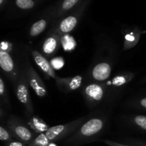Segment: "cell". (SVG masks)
<instances>
[{"instance_id": "cell-1", "label": "cell", "mask_w": 146, "mask_h": 146, "mask_svg": "<svg viewBox=\"0 0 146 146\" xmlns=\"http://www.w3.org/2000/svg\"><path fill=\"white\" fill-rule=\"evenodd\" d=\"M105 121L101 118H93L84 123L76 131L71 135L67 143L71 144H80L91 141L103 131Z\"/></svg>"}, {"instance_id": "cell-2", "label": "cell", "mask_w": 146, "mask_h": 146, "mask_svg": "<svg viewBox=\"0 0 146 146\" xmlns=\"http://www.w3.org/2000/svg\"><path fill=\"white\" fill-rule=\"evenodd\" d=\"M86 118V117H82L68 123L50 127L45 133L50 143H55L64 139L71 133H75L85 123Z\"/></svg>"}, {"instance_id": "cell-3", "label": "cell", "mask_w": 146, "mask_h": 146, "mask_svg": "<svg viewBox=\"0 0 146 146\" xmlns=\"http://www.w3.org/2000/svg\"><path fill=\"white\" fill-rule=\"evenodd\" d=\"M15 94L17 98L25 108L26 114L28 117L32 116L34 114L32 101L30 97L29 83L26 76L25 71H21L17 79L15 87Z\"/></svg>"}, {"instance_id": "cell-4", "label": "cell", "mask_w": 146, "mask_h": 146, "mask_svg": "<svg viewBox=\"0 0 146 146\" xmlns=\"http://www.w3.org/2000/svg\"><path fill=\"white\" fill-rule=\"evenodd\" d=\"M7 128L12 136L27 145H29L35 138L31 129L14 116L10 117L7 123Z\"/></svg>"}, {"instance_id": "cell-5", "label": "cell", "mask_w": 146, "mask_h": 146, "mask_svg": "<svg viewBox=\"0 0 146 146\" xmlns=\"http://www.w3.org/2000/svg\"><path fill=\"white\" fill-rule=\"evenodd\" d=\"M25 73L29 84L37 96L39 98L45 97L47 95L46 87L32 66L28 64L26 68Z\"/></svg>"}, {"instance_id": "cell-6", "label": "cell", "mask_w": 146, "mask_h": 146, "mask_svg": "<svg viewBox=\"0 0 146 146\" xmlns=\"http://www.w3.org/2000/svg\"><path fill=\"white\" fill-rule=\"evenodd\" d=\"M86 100L91 105L99 104L105 95V88L99 84H90L83 90Z\"/></svg>"}, {"instance_id": "cell-7", "label": "cell", "mask_w": 146, "mask_h": 146, "mask_svg": "<svg viewBox=\"0 0 146 146\" xmlns=\"http://www.w3.org/2000/svg\"><path fill=\"white\" fill-rule=\"evenodd\" d=\"M31 55H32L36 64L44 73V75L46 76L47 78H54L56 81L58 76L56 75L55 71L51 66L50 61H48L44 55H42L41 53L37 51L36 50H32Z\"/></svg>"}, {"instance_id": "cell-8", "label": "cell", "mask_w": 146, "mask_h": 146, "mask_svg": "<svg viewBox=\"0 0 146 146\" xmlns=\"http://www.w3.org/2000/svg\"><path fill=\"white\" fill-rule=\"evenodd\" d=\"M0 66L4 73L9 76L11 80H16L18 78L16 73L15 65L14 61L10 56L9 53L1 50L0 51Z\"/></svg>"}, {"instance_id": "cell-9", "label": "cell", "mask_w": 146, "mask_h": 146, "mask_svg": "<svg viewBox=\"0 0 146 146\" xmlns=\"http://www.w3.org/2000/svg\"><path fill=\"white\" fill-rule=\"evenodd\" d=\"M83 78L81 76H76L69 78H60L58 77L56 81L57 86L61 90L66 92L76 91L81 86Z\"/></svg>"}, {"instance_id": "cell-10", "label": "cell", "mask_w": 146, "mask_h": 146, "mask_svg": "<svg viewBox=\"0 0 146 146\" xmlns=\"http://www.w3.org/2000/svg\"><path fill=\"white\" fill-rule=\"evenodd\" d=\"M61 44V36L56 34H51L47 37L43 43L42 51L46 57L52 56Z\"/></svg>"}, {"instance_id": "cell-11", "label": "cell", "mask_w": 146, "mask_h": 146, "mask_svg": "<svg viewBox=\"0 0 146 146\" xmlns=\"http://www.w3.org/2000/svg\"><path fill=\"white\" fill-rule=\"evenodd\" d=\"M111 73V66L108 63L101 62L96 64L91 71V76L96 81H104L108 79Z\"/></svg>"}, {"instance_id": "cell-12", "label": "cell", "mask_w": 146, "mask_h": 146, "mask_svg": "<svg viewBox=\"0 0 146 146\" xmlns=\"http://www.w3.org/2000/svg\"><path fill=\"white\" fill-rule=\"evenodd\" d=\"M78 23V19L74 16H69L60 22L58 28L53 31L52 34H58V35L62 36L68 34L75 29Z\"/></svg>"}, {"instance_id": "cell-13", "label": "cell", "mask_w": 146, "mask_h": 146, "mask_svg": "<svg viewBox=\"0 0 146 146\" xmlns=\"http://www.w3.org/2000/svg\"><path fill=\"white\" fill-rule=\"evenodd\" d=\"M28 125L35 133H45L49 127L41 118L37 116H32L28 123Z\"/></svg>"}, {"instance_id": "cell-14", "label": "cell", "mask_w": 146, "mask_h": 146, "mask_svg": "<svg viewBox=\"0 0 146 146\" xmlns=\"http://www.w3.org/2000/svg\"><path fill=\"white\" fill-rule=\"evenodd\" d=\"M141 32L138 30L132 31L125 35V42H124V50L129 49L135 46L138 44L140 39Z\"/></svg>"}, {"instance_id": "cell-15", "label": "cell", "mask_w": 146, "mask_h": 146, "mask_svg": "<svg viewBox=\"0 0 146 146\" xmlns=\"http://www.w3.org/2000/svg\"><path fill=\"white\" fill-rule=\"evenodd\" d=\"M47 25V21L45 19H40L34 23L31 26L29 31V34L31 36L34 37L41 34L44 29H46Z\"/></svg>"}, {"instance_id": "cell-16", "label": "cell", "mask_w": 146, "mask_h": 146, "mask_svg": "<svg viewBox=\"0 0 146 146\" xmlns=\"http://www.w3.org/2000/svg\"><path fill=\"white\" fill-rule=\"evenodd\" d=\"M133 78V74L132 73L120 74L113 78L112 84L114 86H122L131 81Z\"/></svg>"}, {"instance_id": "cell-17", "label": "cell", "mask_w": 146, "mask_h": 146, "mask_svg": "<svg viewBox=\"0 0 146 146\" xmlns=\"http://www.w3.org/2000/svg\"><path fill=\"white\" fill-rule=\"evenodd\" d=\"M61 44H62L64 50L66 51H71L75 48L76 41L73 37L70 36L68 34L61 36Z\"/></svg>"}, {"instance_id": "cell-18", "label": "cell", "mask_w": 146, "mask_h": 146, "mask_svg": "<svg viewBox=\"0 0 146 146\" xmlns=\"http://www.w3.org/2000/svg\"><path fill=\"white\" fill-rule=\"evenodd\" d=\"M50 141L45 133L38 134L29 146H49Z\"/></svg>"}, {"instance_id": "cell-19", "label": "cell", "mask_w": 146, "mask_h": 146, "mask_svg": "<svg viewBox=\"0 0 146 146\" xmlns=\"http://www.w3.org/2000/svg\"><path fill=\"white\" fill-rule=\"evenodd\" d=\"M133 122L141 130L146 131V116L143 115H135L133 118Z\"/></svg>"}, {"instance_id": "cell-20", "label": "cell", "mask_w": 146, "mask_h": 146, "mask_svg": "<svg viewBox=\"0 0 146 146\" xmlns=\"http://www.w3.org/2000/svg\"><path fill=\"white\" fill-rule=\"evenodd\" d=\"M0 96H1V101H4V103L6 105H9V98L8 95H7V88H6V86L4 84L2 78H0Z\"/></svg>"}, {"instance_id": "cell-21", "label": "cell", "mask_w": 146, "mask_h": 146, "mask_svg": "<svg viewBox=\"0 0 146 146\" xmlns=\"http://www.w3.org/2000/svg\"><path fill=\"white\" fill-rule=\"evenodd\" d=\"M0 140L6 143L13 141L12 135L11 134V133L3 126L0 127Z\"/></svg>"}, {"instance_id": "cell-22", "label": "cell", "mask_w": 146, "mask_h": 146, "mask_svg": "<svg viewBox=\"0 0 146 146\" xmlns=\"http://www.w3.org/2000/svg\"><path fill=\"white\" fill-rule=\"evenodd\" d=\"M16 4L22 9H29L34 6L32 0H16Z\"/></svg>"}, {"instance_id": "cell-23", "label": "cell", "mask_w": 146, "mask_h": 146, "mask_svg": "<svg viewBox=\"0 0 146 146\" xmlns=\"http://www.w3.org/2000/svg\"><path fill=\"white\" fill-rule=\"evenodd\" d=\"M51 66H53L54 69H60L62 68L64 65V61L61 57H58V58H54L50 61Z\"/></svg>"}, {"instance_id": "cell-24", "label": "cell", "mask_w": 146, "mask_h": 146, "mask_svg": "<svg viewBox=\"0 0 146 146\" xmlns=\"http://www.w3.org/2000/svg\"><path fill=\"white\" fill-rule=\"evenodd\" d=\"M78 0H64L62 4V9L64 11L69 10L78 2Z\"/></svg>"}, {"instance_id": "cell-25", "label": "cell", "mask_w": 146, "mask_h": 146, "mask_svg": "<svg viewBox=\"0 0 146 146\" xmlns=\"http://www.w3.org/2000/svg\"><path fill=\"white\" fill-rule=\"evenodd\" d=\"M1 50L9 53L11 50V44L7 41H2L1 44Z\"/></svg>"}, {"instance_id": "cell-26", "label": "cell", "mask_w": 146, "mask_h": 146, "mask_svg": "<svg viewBox=\"0 0 146 146\" xmlns=\"http://www.w3.org/2000/svg\"><path fill=\"white\" fill-rule=\"evenodd\" d=\"M6 146H29L19 141H11L6 143Z\"/></svg>"}, {"instance_id": "cell-27", "label": "cell", "mask_w": 146, "mask_h": 146, "mask_svg": "<svg viewBox=\"0 0 146 146\" xmlns=\"http://www.w3.org/2000/svg\"><path fill=\"white\" fill-rule=\"evenodd\" d=\"M104 143H105L106 145L109 146H131L128 145H125V144L119 143H117V142H113V141H104Z\"/></svg>"}, {"instance_id": "cell-28", "label": "cell", "mask_w": 146, "mask_h": 146, "mask_svg": "<svg viewBox=\"0 0 146 146\" xmlns=\"http://www.w3.org/2000/svg\"><path fill=\"white\" fill-rule=\"evenodd\" d=\"M138 104H139V106L141 108L146 110V97L141 98V99L138 101Z\"/></svg>"}, {"instance_id": "cell-29", "label": "cell", "mask_w": 146, "mask_h": 146, "mask_svg": "<svg viewBox=\"0 0 146 146\" xmlns=\"http://www.w3.org/2000/svg\"><path fill=\"white\" fill-rule=\"evenodd\" d=\"M139 145L140 146H146V143H140Z\"/></svg>"}, {"instance_id": "cell-30", "label": "cell", "mask_w": 146, "mask_h": 146, "mask_svg": "<svg viewBox=\"0 0 146 146\" xmlns=\"http://www.w3.org/2000/svg\"><path fill=\"white\" fill-rule=\"evenodd\" d=\"M2 2H3V0H0V4H2Z\"/></svg>"}, {"instance_id": "cell-31", "label": "cell", "mask_w": 146, "mask_h": 146, "mask_svg": "<svg viewBox=\"0 0 146 146\" xmlns=\"http://www.w3.org/2000/svg\"><path fill=\"white\" fill-rule=\"evenodd\" d=\"M145 81H146V78H145Z\"/></svg>"}]
</instances>
